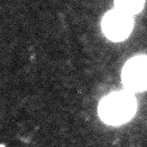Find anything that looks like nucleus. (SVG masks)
<instances>
[{
	"label": "nucleus",
	"instance_id": "1",
	"mask_svg": "<svg viewBox=\"0 0 147 147\" xmlns=\"http://www.w3.org/2000/svg\"><path fill=\"white\" fill-rule=\"evenodd\" d=\"M136 110V100L129 91L110 94L101 101L99 113L101 119L112 125H119L133 117Z\"/></svg>",
	"mask_w": 147,
	"mask_h": 147
},
{
	"label": "nucleus",
	"instance_id": "2",
	"mask_svg": "<svg viewBox=\"0 0 147 147\" xmlns=\"http://www.w3.org/2000/svg\"><path fill=\"white\" fill-rule=\"evenodd\" d=\"M132 16L117 9L105 13L102 21V28L107 38L114 42L126 39L133 28Z\"/></svg>",
	"mask_w": 147,
	"mask_h": 147
},
{
	"label": "nucleus",
	"instance_id": "3",
	"mask_svg": "<svg viewBox=\"0 0 147 147\" xmlns=\"http://www.w3.org/2000/svg\"><path fill=\"white\" fill-rule=\"evenodd\" d=\"M124 85L129 91H142L147 89V57L131 59L122 71Z\"/></svg>",
	"mask_w": 147,
	"mask_h": 147
},
{
	"label": "nucleus",
	"instance_id": "4",
	"mask_svg": "<svg viewBox=\"0 0 147 147\" xmlns=\"http://www.w3.org/2000/svg\"><path fill=\"white\" fill-rule=\"evenodd\" d=\"M145 0H115V9L132 16L143 8Z\"/></svg>",
	"mask_w": 147,
	"mask_h": 147
}]
</instances>
